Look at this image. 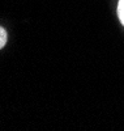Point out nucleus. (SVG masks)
I'll list each match as a JSON object with an SVG mask.
<instances>
[{"label":"nucleus","mask_w":124,"mask_h":131,"mask_svg":"<svg viewBox=\"0 0 124 131\" xmlns=\"http://www.w3.org/2000/svg\"><path fill=\"white\" fill-rule=\"evenodd\" d=\"M7 38H8V34H7V30L4 26L0 28V49H4L5 45H7Z\"/></svg>","instance_id":"obj_1"},{"label":"nucleus","mask_w":124,"mask_h":131,"mask_svg":"<svg viewBox=\"0 0 124 131\" xmlns=\"http://www.w3.org/2000/svg\"><path fill=\"white\" fill-rule=\"evenodd\" d=\"M118 16L119 20L121 21V24L124 25V0H120L118 4Z\"/></svg>","instance_id":"obj_2"}]
</instances>
